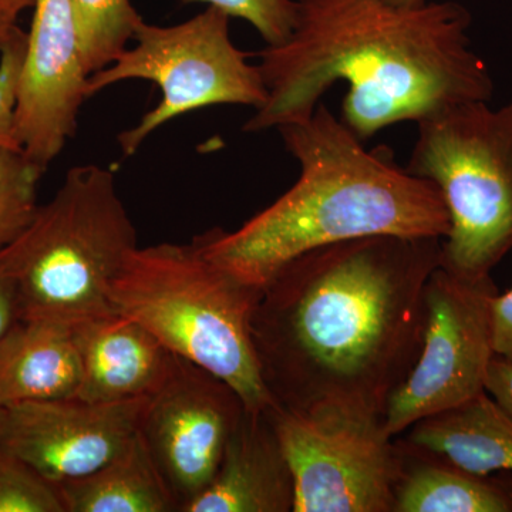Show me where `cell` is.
<instances>
[{"label":"cell","mask_w":512,"mask_h":512,"mask_svg":"<svg viewBox=\"0 0 512 512\" xmlns=\"http://www.w3.org/2000/svg\"><path fill=\"white\" fill-rule=\"evenodd\" d=\"M80 382L73 326L19 319L0 339V409L76 397Z\"/></svg>","instance_id":"obj_15"},{"label":"cell","mask_w":512,"mask_h":512,"mask_svg":"<svg viewBox=\"0 0 512 512\" xmlns=\"http://www.w3.org/2000/svg\"><path fill=\"white\" fill-rule=\"evenodd\" d=\"M18 18V15L0 5V43L8 42L9 37L18 29V26H16Z\"/></svg>","instance_id":"obj_27"},{"label":"cell","mask_w":512,"mask_h":512,"mask_svg":"<svg viewBox=\"0 0 512 512\" xmlns=\"http://www.w3.org/2000/svg\"><path fill=\"white\" fill-rule=\"evenodd\" d=\"M16 96V137L23 153L46 168L77 130L89 73L72 0H35Z\"/></svg>","instance_id":"obj_11"},{"label":"cell","mask_w":512,"mask_h":512,"mask_svg":"<svg viewBox=\"0 0 512 512\" xmlns=\"http://www.w3.org/2000/svg\"><path fill=\"white\" fill-rule=\"evenodd\" d=\"M400 474L393 512H512V474L471 473L397 439Z\"/></svg>","instance_id":"obj_16"},{"label":"cell","mask_w":512,"mask_h":512,"mask_svg":"<svg viewBox=\"0 0 512 512\" xmlns=\"http://www.w3.org/2000/svg\"><path fill=\"white\" fill-rule=\"evenodd\" d=\"M295 484L264 410L245 407L210 485L184 512H293Z\"/></svg>","instance_id":"obj_13"},{"label":"cell","mask_w":512,"mask_h":512,"mask_svg":"<svg viewBox=\"0 0 512 512\" xmlns=\"http://www.w3.org/2000/svg\"><path fill=\"white\" fill-rule=\"evenodd\" d=\"M491 330L495 355L512 359V288L495 293L491 301Z\"/></svg>","instance_id":"obj_24"},{"label":"cell","mask_w":512,"mask_h":512,"mask_svg":"<svg viewBox=\"0 0 512 512\" xmlns=\"http://www.w3.org/2000/svg\"><path fill=\"white\" fill-rule=\"evenodd\" d=\"M28 35L19 28L0 47V147L22 150L16 137V96Z\"/></svg>","instance_id":"obj_23"},{"label":"cell","mask_w":512,"mask_h":512,"mask_svg":"<svg viewBox=\"0 0 512 512\" xmlns=\"http://www.w3.org/2000/svg\"><path fill=\"white\" fill-rule=\"evenodd\" d=\"M291 37L259 52L268 97L245 123L256 133L309 119L333 84L348 83L342 117L362 141L383 128L470 101L494 83L457 2L403 8L389 0H296Z\"/></svg>","instance_id":"obj_2"},{"label":"cell","mask_w":512,"mask_h":512,"mask_svg":"<svg viewBox=\"0 0 512 512\" xmlns=\"http://www.w3.org/2000/svg\"><path fill=\"white\" fill-rule=\"evenodd\" d=\"M393 5L403 6V8H417V6L424 5L427 0H389Z\"/></svg>","instance_id":"obj_29"},{"label":"cell","mask_w":512,"mask_h":512,"mask_svg":"<svg viewBox=\"0 0 512 512\" xmlns=\"http://www.w3.org/2000/svg\"><path fill=\"white\" fill-rule=\"evenodd\" d=\"M205 3L224 12L229 18L251 23L268 46H279L291 37L295 28L296 0H185Z\"/></svg>","instance_id":"obj_22"},{"label":"cell","mask_w":512,"mask_h":512,"mask_svg":"<svg viewBox=\"0 0 512 512\" xmlns=\"http://www.w3.org/2000/svg\"><path fill=\"white\" fill-rule=\"evenodd\" d=\"M33 3H35V0H0V5L5 6L6 9L18 16L23 10L33 6Z\"/></svg>","instance_id":"obj_28"},{"label":"cell","mask_w":512,"mask_h":512,"mask_svg":"<svg viewBox=\"0 0 512 512\" xmlns=\"http://www.w3.org/2000/svg\"><path fill=\"white\" fill-rule=\"evenodd\" d=\"M3 45H5V43H0V47H2Z\"/></svg>","instance_id":"obj_31"},{"label":"cell","mask_w":512,"mask_h":512,"mask_svg":"<svg viewBox=\"0 0 512 512\" xmlns=\"http://www.w3.org/2000/svg\"><path fill=\"white\" fill-rule=\"evenodd\" d=\"M66 512H174L173 495L140 434L87 476L57 484Z\"/></svg>","instance_id":"obj_18"},{"label":"cell","mask_w":512,"mask_h":512,"mask_svg":"<svg viewBox=\"0 0 512 512\" xmlns=\"http://www.w3.org/2000/svg\"><path fill=\"white\" fill-rule=\"evenodd\" d=\"M416 124L406 168L446 202L441 265L467 278L491 275L512 251V101L457 104Z\"/></svg>","instance_id":"obj_6"},{"label":"cell","mask_w":512,"mask_h":512,"mask_svg":"<svg viewBox=\"0 0 512 512\" xmlns=\"http://www.w3.org/2000/svg\"><path fill=\"white\" fill-rule=\"evenodd\" d=\"M82 382L79 399L116 403L156 392L173 353L136 320L111 312L74 326Z\"/></svg>","instance_id":"obj_14"},{"label":"cell","mask_w":512,"mask_h":512,"mask_svg":"<svg viewBox=\"0 0 512 512\" xmlns=\"http://www.w3.org/2000/svg\"><path fill=\"white\" fill-rule=\"evenodd\" d=\"M148 397L116 403L39 400L6 407L0 444L52 483L103 467L137 436Z\"/></svg>","instance_id":"obj_12"},{"label":"cell","mask_w":512,"mask_h":512,"mask_svg":"<svg viewBox=\"0 0 512 512\" xmlns=\"http://www.w3.org/2000/svg\"><path fill=\"white\" fill-rule=\"evenodd\" d=\"M262 289L212 262L194 239L133 249L109 299L114 312L143 325L173 355L234 387L247 409L264 410L275 402L251 335Z\"/></svg>","instance_id":"obj_4"},{"label":"cell","mask_w":512,"mask_h":512,"mask_svg":"<svg viewBox=\"0 0 512 512\" xmlns=\"http://www.w3.org/2000/svg\"><path fill=\"white\" fill-rule=\"evenodd\" d=\"M269 416L291 467L293 512L394 511L400 447L384 419L278 404Z\"/></svg>","instance_id":"obj_9"},{"label":"cell","mask_w":512,"mask_h":512,"mask_svg":"<svg viewBox=\"0 0 512 512\" xmlns=\"http://www.w3.org/2000/svg\"><path fill=\"white\" fill-rule=\"evenodd\" d=\"M3 414H5V409H0V427H2Z\"/></svg>","instance_id":"obj_30"},{"label":"cell","mask_w":512,"mask_h":512,"mask_svg":"<svg viewBox=\"0 0 512 512\" xmlns=\"http://www.w3.org/2000/svg\"><path fill=\"white\" fill-rule=\"evenodd\" d=\"M485 393L512 420V359L494 355L485 377Z\"/></svg>","instance_id":"obj_25"},{"label":"cell","mask_w":512,"mask_h":512,"mask_svg":"<svg viewBox=\"0 0 512 512\" xmlns=\"http://www.w3.org/2000/svg\"><path fill=\"white\" fill-rule=\"evenodd\" d=\"M276 130L301 165L299 180L237 231L195 238L239 281L264 288L292 259L352 239L447 237L450 217L437 185L400 167L390 148L367 150L325 104Z\"/></svg>","instance_id":"obj_3"},{"label":"cell","mask_w":512,"mask_h":512,"mask_svg":"<svg viewBox=\"0 0 512 512\" xmlns=\"http://www.w3.org/2000/svg\"><path fill=\"white\" fill-rule=\"evenodd\" d=\"M16 320H19V303L16 286L8 276L0 274V339Z\"/></svg>","instance_id":"obj_26"},{"label":"cell","mask_w":512,"mask_h":512,"mask_svg":"<svg viewBox=\"0 0 512 512\" xmlns=\"http://www.w3.org/2000/svg\"><path fill=\"white\" fill-rule=\"evenodd\" d=\"M244 410L234 387L173 355L164 382L147 399L138 434L178 511L210 485Z\"/></svg>","instance_id":"obj_10"},{"label":"cell","mask_w":512,"mask_h":512,"mask_svg":"<svg viewBox=\"0 0 512 512\" xmlns=\"http://www.w3.org/2000/svg\"><path fill=\"white\" fill-rule=\"evenodd\" d=\"M137 247L116 175L100 165H77L29 227L0 251V274L16 286L19 319L74 328L114 312L110 286Z\"/></svg>","instance_id":"obj_5"},{"label":"cell","mask_w":512,"mask_h":512,"mask_svg":"<svg viewBox=\"0 0 512 512\" xmlns=\"http://www.w3.org/2000/svg\"><path fill=\"white\" fill-rule=\"evenodd\" d=\"M497 292L491 275L467 278L441 264L431 272L419 357L384 413L390 436L485 392L495 355L491 301Z\"/></svg>","instance_id":"obj_8"},{"label":"cell","mask_w":512,"mask_h":512,"mask_svg":"<svg viewBox=\"0 0 512 512\" xmlns=\"http://www.w3.org/2000/svg\"><path fill=\"white\" fill-rule=\"evenodd\" d=\"M440 238L382 235L312 249L262 289L251 335L278 406L384 419L419 357Z\"/></svg>","instance_id":"obj_1"},{"label":"cell","mask_w":512,"mask_h":512,"mask_svg":"<svg viewBox=\"0 0 512 512\" xmlns=\"http://www.w3.org/2000/svg\"><path fill=\"white\" fill-rule=\"evenodd\" d=\"M404 440L471 473L512 474V420L485 392L417 421Z\"/></svg>","instance_id":"obj_17"},{"label":"cell","mask_w":512,"mask_h":512,"mask_svg":"<svg viewBox=\"0 0 512 512\" xmlns=\"http://www.w3.org/2000/svg\"><path fill=\"white\" fill-rule=\"evenodd\" d=\"M45 171L22 150L0 147V251L35 218L37 187Z\"/></svg>","instance_id":"obj_20"},{"label":"cell","mask_w":512,"mask_h":512,"mask_svg":"<svg viewBox=\"0 0 512 512\" xmlns=\"http://www.w3.org/2000/svg\"><path fill=\"white\" fill-rule=\"evenodd\" d=\"M229 16L208 6L174 26L148 25L141 19L133 40L113 63L90 74L86 96L126 80L160 87L161 101L137 126L119 136L124 156H133L150 134L190 111L221 104L264 106L268 90L259 67L249 64L229 35Z\"/></svg>","instance_id":"obj_7"},{"label":"cell","mask_w":512,"mask_h":512,"mask_svg":"<svg viewBox=\"0 0 512 512\" xmlns=\"http://www.w3.org/2000/svg\"><path fill=\"white\" fill-rule=\"evenodd\" d=\"M0 512H66L59 487L0 444Z\"/></svg>","instance_id":"obj_21"},{"label":"cell","mask_w":512,"mask_h":512,"mask_svg":"<svg viewBox=\"0 0 512 512\" xmlns=\"http://www.w3.org/2000/svg\"><path fill=\"white\" fill-rule=\"evenodd\" d=\"M84 69L99 72L133 40L141 16L130 0H72Z\"/></svg>","instance_id":"obj_19"}]
</instances>
